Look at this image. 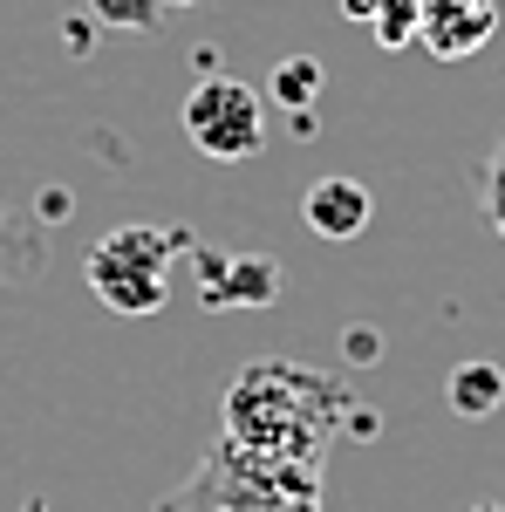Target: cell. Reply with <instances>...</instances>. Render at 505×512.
I'll return each mask as SVG.
<instances>
[{
	"label": "cell",
	"mask_w": 505,
	"mask_h": 512,
	"mask_svg": "<svg viewBox=\"0 0 505 512\" xmlns=\"http://www.w3.org/2000/svg\"><path fill=\"white\" fill-rule=\"evenodd\" d=\"M444 403H451L465 424H485L492 410H505V369L499 362H458L451 383H444Z\"/></svg>",
	"instance_id": "6"
},
{
	"label": "cell",
	"mask_w": 505,
	"mask_h": 512,
	"mask_svg": "<svg viewBox=\"0 0 505 512\" xmlns=\"http://www.w3.org/2000/svg\"><path fill=\"white\" fill-rule=\"evenodd\" d=\"M417 21H424V0H376V14H369V28H376V48H410L417 41Z\"/></svg>",
	"instance_id": "9"
},
{
	"label": "cell",
	"mask_w": 505,
	"mask_h": 512,
	"mask_svg": "<svg viewBox=\"0 0 505 512\" xmlns=\"http://www.w3.org/2000/svg\"><path fill=\"white\" fill-rule=\"evenodd\" d=\"M198 239L185 226H117L89 246V294L123 321H144L171 301V267L178 253H192Z\"/></svg>",
	"instance_id": "2"
},
{
	"label": "cell",
	"mask_w": 505,
	"mask_h": 512,
	"mask_svg": "<svg viewBox=\"0 0 505 512\" xmlns=\"http://www.w3.org/2000/svg\"><path fill=\"white\" fill-rule=\"evenodd\" d=\"M185 137L212 164H246L267 144V96L246 89L239 76H205L185 96Z\"/></svg>",
	"instance_id": "3"
},
{
	"label": "cell",
	"mask_w": 505,
	"mask_h": 512,
	"mask_svg": "<svg viewBox=\"0 0 505 512\" xmlns=\"http://www.w3.org/2000/svg\"><path fill=\"white\" fill-rule=\"evenodd\" d=\"M62 41H69V55H89V21H69Z\"/></svg>",
	"instance_id": "15"
},
{
	"label": "cell",
	"mask_w": 505,
	"mask_h": 512,
	"mask_svg": "<svg viewBox=\"0 0 505 512\" xmlns=\"http://www.w3.org/2000/svg\"><path fill=\"white\" fill-rule=\"evenodd\" d=\"M342 14H355V21H369V14H376V0H342Z\"/></svg>",
	"instance_id": "16"
},
{
	"label": "cell",
	"mask_w": 505,
	"mask_h": 512,
	"mask_svg": "<svg viewBox=\"0 0 505 512\" xmlns=\"http://www.w3.org/2000/svg\"><path fill=\"white\" fill-rule=\"evenodd\" d=\"M478 205H485V226L505 239V137L492 144V158H485V178H478Z\"/></svg>",
	"instance_id": "11"
},
{
	"label": "cell",
	"mask_w": 505,
	"mask_h": 512,
	"mask_svg": "<svg viewBox=\"0 0 505 512\" xmlns=\"http://www.w3.org/2000/svg\"><path fill=\"white\" fill-rule=\"evenodd\" d=\"M157 7H164V14H171V7H205V0H157Z\"/></svg>",
	"instance_id": "17"
},
{
	"label": "cell",
	"mask_w": 505,
	"mask_h": 512,
	"mask_svg": "<svg viewBox=\"0 0 505 512\" xmlns=\"http://www.w3.org/2000/svg\"><path fill=\"white\" fill-rule=\"evenodd\" d=\"M349 410V390L314 376L301 362H253L226 390V437L246 458H294V465H314L321 437H328V417Z\"/></svg>",
	"instance_id": "1"
},
{
	"label": "cell",
	"mask_w": 505,
	"mask_h": 512,
	"mask_svg": "<svg viewBox=\"0 0 505 512\" xmlns=\"http://www.w3.org/2000/svg\"><path fill=\"white\" fill-rule=\"evenodd\" d=\"M376 349H383V342H376L369 328H355V335H349V355H355V362H376Z\"/></svg>",
	"instance_id": "12"
},
{
	"label": "cell",
	"mask_w": 505,
	"mask_h": 512,
	"mask_svg": "<svg viewBox=\"0 0 505 512\" xmlns=\"http://www.w3.org/2000/svg\"><path fill=\"white\" fill-rule=\"evenodd\" d=\"M41 274V233L28 219H14L7 205H0V287H14V280H35Z\"/></svg>",
	"instance_id": "8"
},
{
	"label": "cell",
	"mask_w": 505,
	"mask_h": 512,
	"mask_svg": "<svg viewBox=\"0 0 505 512\" xmlns=\"http://www.w3.org/2000/svg\"><path fill=\"white\" fill-rule=\"evenodd\" d=\"M471 512H505V506H499V499H478V506H471Z\"/></svg>",
	"instance_id": "18"
},
{
	"label": "cell",
	"mask_w": 505,
	"mask_h": 512,
	"mask_svg": "<svg viewBox=\"0 0 505 512\" xmlns=\"http://www.w3.org/2000/svg\"><path fill=\"white\" fill-rule=\"evenodd\" d=\"M499 7H505V0H499Z\"/></svg>",
	"instance_id": "19"
},
{
	"label": "cell",
	"mask_w": 505,
	"mask_h": 512,
	"mask_svg": "<svg viewBox=\"0 0 505 512\" xmlns=\"http://www.w3.org/2000/svg\"><path fill=\"white\" fill-rule=\"evenodd\" d=\"M164 512H239L233 499H212V492H198V506H164Z\"/></svg>",
	"instance_id": "14"
},
{
	"label": "cell",
	"mask_w": 505,
	"mask_h": 512,
	"mask_svg": "<svg viewBox=\"0 0 505 512\" xmlns=\"http://www.w3.org/2000/svg\"><path fill=\"white\" fill-rule=\"evenodd\" d=\"M76 205H69V192H41V219H69Z\"/></svg>",
	"instance_id": "13"
},
{
	"label": "cell",
	"mask_w": 505,
	"mask_h": 512,
	"mask_svg": "<svg viewBox=\"0 0 505 512\" xmlns=\"http://www.w3.org/2000/svg\"><path fill=\"white\" fill-rule=\"evenodd\" d=\"M369 212H376V198H369V185L362 178H314L308 198H301V219H308L314 239H355L362 226H369Z\"/></svg>",
	"instance_id": "5"
},
{
	"label": "cell",
	"mask_w": 505,
	"mask_h": 512,
	"mask_svg": "<svg viewBox=\"0 0 505 512\" xmlns=\"http://www.w3.org/2000/svg\"><path fill=\"white\" fill-rule=\"evenodd\" d=\"M192 274L205 308H273L280 301V260L273 253H219V246H192Z\"/></svg>",
	"instance_id": "4"
},
{
	"label": "cell",
	"mask_w": 505,
	"mask_h": 512,
	"mask_svg": "<svg viewBox=\"0 0 505 512\" xmlns=\"http://www.w3.org/2000/svg\"><path fill=\"white\" fill-rule=\"evenodd\" d=\"M321 89H328V69H321L314 55H287V62L267 76V103H280V110L294 117V110H314Z\"/></svg>",
	"instance_id": "7"
},
{
	"label": "cell",
	"mask_w": 505,
	"mask_h": 512,
	"mask_svg": "<svg viewBox=\"0 0 505 512\" xmlns=\"http://www.w3.org/2000/svg\"><path fill=\"white\" fill-rule=\"evenodd\" d=\"M89 14H96L103 28H123V35H151L157 21H164L157 0H89Z\"/></svg>",
	"instance_id": "10"
}]
</instances>
